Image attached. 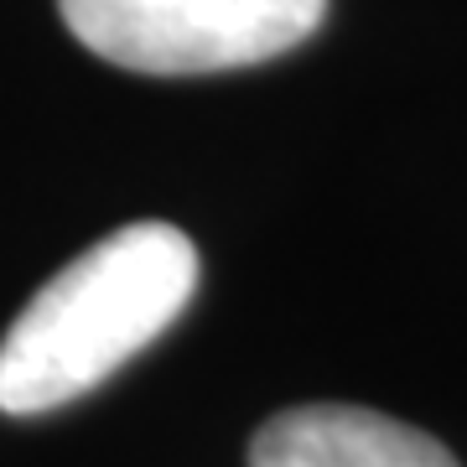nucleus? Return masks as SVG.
Here are the masks:
<instances>
[{
	"mask_svg": "<svg viewBox=\"0 0 467 467\" xmlns=\"http://www.w3.org/2000/svg\"><path fill=\"white\" fill-rule=\"evenodd\" d=\"M198 291V244L177 223H125L52 275L0 337V410L42 416L88 395L156 343Z\"/></svg>",
	"mask_w": 467,
	"mask_h": 467,
	"instance_id": "1",
	"label": "nucleus"
},
{
	"mask_svg": "<svg viewBox=\"0 0 467 467\" xmlns=\"http://www.w3.org/2000/svg\"><path fill=\"white\" fill-rule=\"evenodd\" d=\"M250 467H457V457L364 405H296L254 431Z\"/></svg>",
	"mask_w": 467,
	"mask_h": 467,
	"instance_id": "3",
	"label": "nucleus"
},
{
	"mask_svg": "<svg viewBox=\"0 0 467 467\" xmlns=\"http://www.w3.org/2000/svg\"><path fill=\"white\" fill-rule=\"evenodd\" d=\"M94 57L130 73H229L301 47L327 0H57Z\"/></svg>",
	"mask_w": 467,
	"mask_h": 467,
	"instance_id": "2",
	"label": "nucleus"
}]
</instances>
